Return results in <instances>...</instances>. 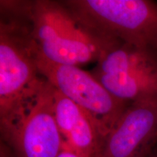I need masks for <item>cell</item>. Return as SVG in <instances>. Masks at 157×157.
I'll return each mask as SVG.
<instances>
[{
  "mask_svg": "<svg viewBox=\"0 0 157 157\" xmlns=\"http://www.w3.org/2000/svg\"><path fill=\"white\" fill-rule=\"evenodd\" d=\"M78 22L109 41L157 52V3L149 0L62 2Z\"/></svg>",
  "mask_w": 157,
  "mask_h": 157,
  "instance_id": "2",
  "label": "cell"
},
{
  "mask_svg": "<svg viewBox=\"0 0 157 157\" xmlns=\"http://www.w3.org/2000/svg\"><path fill=\"white\" fill-rule=\"evenodd\" d=\"M31 24L39 55L54 63L79 66L98 61L112 42L84 27L62 2L34 1Z\"/></svg>",
  "mask_w": 157,
  "mask_h": 157,
  "instance_id": "1",
  "label": "cell"
},
{
  "mask_svg": "<svg viewBox=\"0 0 157 157\" xmlns=\"http://www.w3.org/2000/svg\"><path fill=\"white\" fill-rule=\"evenodd\" d=\"M0 157H15L11 149L2 141L0 146Z\"/></svg>",
  "mask_w": 157,
  "mask_h": 157,
  "instance_id": "9",
  "label": "cell"
},
{
  "mask_svg": "<svg viewBox=\"0 0 157 157\" xmlns=\"http://www.w3.org/2000/svg\"><path fill=\"white\" fill-rule=\"evenodd\" d=\"M57 157H83L81 155L76 154L74 151L71 150L70 148H67V147L64 146L63 147L62 151L59 153V154L57 156Z\"/></svg>",
  "mask_w": 157,
  "mask_h": 157,
  "instance_id": "10",
  "label": "cell"
},
{
  "mask_svg": "<svg viewBox=\"0 0 157 157\" xmlns=\"http://www.w3.org/2000/svg\"><path fill=\"white\" fill-rule=\"evenodd\" d=\"M53 94V87L42 77L14 113L0 121L2 141L15 157H57L62 151Z\"/></svg>",
  "mask_w": 157,
  "mask_h": 157,
  "instance_id": "4",
  "label": "cell"
},
{
  "mask_svg": "<svg viewBox=\"0 0 157 157\" xmlns=\"http://www.w3.org/2000/svg\"><path fill=\"white\" fill-rule=\"evenodd\" d=\"M151 157H155V156H151Z\"/></svg>",
  "mask_w": 157,
  "mask_h": 157,
  "instance_id": "12",
  "label": "cell"
},
{
  "mask_svg": "<svg viewBox=\"0 0 157 157\" xmlns=\"http://www.w3.org/2000/svg\"><path fill=\"white\" fill-rule=\"evenodd\" d=\"M37 66L41 76L95 119L105 137L130 105L116 98L93 74L79 66L54 63L39 52Z\"/></svg>",
  "mask_w": 157,
  "mask_h": 157,
  "instance_id": "6",
  "label": "cell"
},
{
  "mask_svg": "<svg viewBox=\"0 0 157 157\" xmlns=\"http://www.w3.org/2000/svg\"><path fill=\"white\" fill-rule=\"evenodd\" d=\"M155 157H157V155H156V156H155Z\"/></svg>",
  "mask_w": 157,
  "mask_h": 157,
  "instance_id": "11",
  "label": "cell"
},
{
  "mask_svg": "<svg viewBox=\"0 0 157 157\" xmlns=\"http://www.w3.org/2000/svg\"><path fill=\"white\" fill-rule=\"evenodd\" d=\"M53 98L55 117L63 146L83 157L99 156L105 138L99 124L55 88Z\"/></svg>",
  "mask_w": 157,
  "mask_h": 157,
  "instance_id": "8",
  "label": "cell"
},
{
  "mask_svg": "<svg viewBox=\"0 0 157 157\" xmlns=\"http://www.w3.org/2000/svg\"><path fill=\"white\" fill-rule=\"evenodd\" d=\"M91 73L121 101L157 100L156 51L113 41Z\"/></svg>",
  "mask_w": 157,
  "mask_h": 157,
  "instance_id": "5",
  "label": "cell"
},
{
  "mask_svg": "<svg viewBox=\"0 0 157 157\" xmlns=\"http://www.w3.org/2000/svg\"><path fill=\"white\" fill-rule=\"evenodd\" d=\"M31 17L1 14L0 121L13 114L42 78Z\"/></svg>",
  "mask_w": 157,
  "mask_h": 157,
  "instance_id": "3",
  "label": "cell"
},
{
  "mask_svg": "<svg viewBox=\"0 0 157 157\" xmlns=\"http://www.w3.org/2000/svg\"><path fill=\"white\" fill-rule=\"evenodd\" d=\"M157 140V100L130 103L104 140L98 157H151Z\"/></svg>",
  "mask_w": 157,
  "mask_h": 157,
  "instance_id": "7",
  "label": "cell"
}]
</instances>
